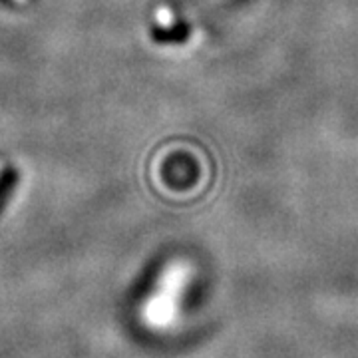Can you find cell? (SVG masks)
<instances>
[{
	"label": "cell",
	"mask_w": 358,
	"mask_h": 358,
	"mask_svg": "<svg viewBox=\"0 0 358 358\" xmlns=\"http://www.w3.org/2000/svg\"><path fill=\"white\" fill-rule=\"evenodd\" d=\"M18 2H22V0H18Z\"/></svg>",
	"instance_id": "cell-3"
},
{
	"label": "cell",
	"mask_w": 358,
	"mask_h": 358,
	"mask_svg": "<svg viewBox=\"0 0 358 358\" xmlns=\"http://www.w3.org/2000/svg\"><path fill=\"white\" fill-rule=\"evenodd\" d=\"M157 22L162 26H171L169 22H171V13L167 10L166 6H162L159 10H157Z\"/></svg>",
	"instance_id": "cell-2"
},
{
	"label": "cell",
	"mask_w": 358,
	"mask_h": 358,
	"mask_svg": "<svg viewBox=\"0 0 358 358\" xmlns=\"http://www.w3.org/2000/svg\"><path fill=\"white\" fill-rule=\"evenodd\" d=\"M189 279V267L185 263H173L164 271L157 291L145 305V320L154 329H167L178 319L179 299L183 293V287Z\"/></svg>",
	"instance_id": "cell-1"
}]
</instances>
